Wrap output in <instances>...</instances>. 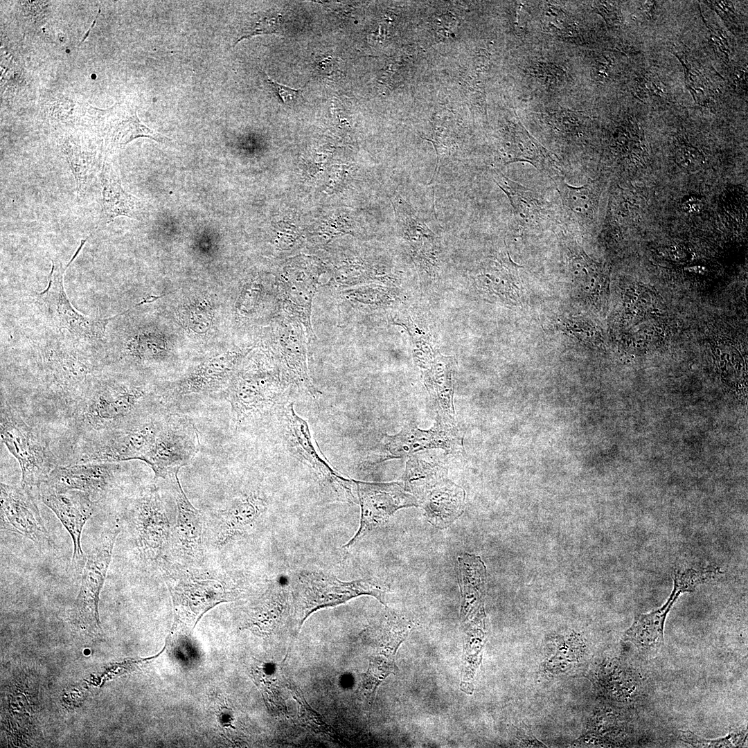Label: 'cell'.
<instances>
[{"label":"cell","mask_w":748,"mask_h":748,"mask_svg":"<svg viewBox=\"0 0 748 748\" xmlns=\"http://www.w3.org/2000/svg\"><path fill=\"white\" fill-rule=\"evenodd\" d=\"M63 152L75 179L77 196L80 197L86 190L91 172L89 162L78 146L69 141L64 144Z\"/></svg>","instance_id":"d6a6232c"},{"label":"cell","mask_w":748,"mask_h":748,"mask_svg":"<svg viewBox=\"0 0 748 748\" xmlns=\"http://www.w3.org/2000/svg\"><path fill=\"white\" fill-rule=\"evenodd\" d=\"M80 243L75 253L64 268L60 262L55 265L52 261L48 287L37 295L44 306L47 314L57 327L68 330L78 339L93 341L103 337L109 321L117 316L107 319H91L76 311L68 300L63 285V275L85 241L82 240Z\"/></svg>","instance_id":"8fae6325"},{"label":"cell","mask_w":748,"mask_h":748,"mask_svg":"<svg viewBox=\"0 0 748 748\" xmlns=\"http://www.w3.org/2000/svg\"><path fill=\"white\" fill-rule=\"evenodd\" d=\"M264 508L263 500L256 495L233 498L219 513L218 544L224 545L241 534L257 519Z\"/></svg>","instance_id":"7402d4cb"},{"label":"cell","mask_w":748,"mask_h":748,"mask_svg":"<svg viewBox=\"0 0 748 748\" xmlns=\"http://www.w3.org/2000/svg\"><path fill=\"white\" fill-rule=\"evenodd\" d=\"M139 137L150 138L163 144L170 143L168 138L143 124L136 114L118 124L112 133V141L115 146L122 147Z\"/></svg>","instance_id":"1f68e13d"},{"label":"cell","mask_w":748,"mask_h":748,"mask_svg":"<svg viewBox=\"0 0 748 748\" xmlns=\"http://www.w3.org/2000/svg\"><path fill=\"white\" fill-rule=\"evenodd\" d=\"M251 675L260 688L268 708L278 715H287L286 700L290 693V679L280 666L269 668L261 661L254 662Z\"/></svg>","instance_id":"484cf974"},{"label":"cell","mask_w":748,"mask_h":748,"mask_svg":"<svg viewBox=\"0 0 748 748\" xmlns=\"http://www.w3.org/2000/svg\"><path fill=\"white\" fill-rule=\"evenodd\" d=\"M163 418L147 416L127 426L84 438L77 457L71 463L143 461L154 443Z\"/></svg>","instance_id":"277c9868"},{"label":"cell","mask_w":748,"mask_h":748,"mask_svg":"<svg viewBox=\"0 0 748 748\" xmlns=\"http://www.w3.org/2000/svg\"><path fill=\"white\" fill-rule=\"evenodd\" d=\"M390 292L381 286L348 287L337 292L339 320L342 324L356 312L375 310L387 306Z\"/></svg>","instance_id":"4316f807"},{"label":"cell","mask_w":748,"mask_h":748,"mask_svg":"<svg viewBox=\"0 0 748 748\" xmlns=\"http://www.w3.org/2000/svg\"><path fill=\"white\" fill-rule=\"evenodd\" d=\"M745 736L746 732L742 731L731 733L720 738L707 740L687 731H681L680 739L693 747H733L740 746Z\"/></svg>","instance_id":"d590c367"},{"label":"cell","mask_w":748,"mask_h":748,"mask_svg":"<svg viewBox=\"0 0 748 748\" xmlns=\"http://www.w3.org/2000/svg\"><path fill=\"white\" fill-rule=\"evenodd\" d=\"M713 573L709 568H693L675 571L673 588L667 601L659 608L634 617L623 639L639 650L650 652L664 645V630L666 617L677 598L684 593L693 591L701 584L711 581Z\"/></svg>","instance_id":"30bf717a"},{"label":"cell","mask_w":748,"mask_h":748,"mask_svg":"<svg viewBox=\"0 0 748 748\" xmlns=\"http://www.w3.org/2000/svg\"><path fill=\"white\" fill-rule=\"evenodd\" d=\"M308 337L303 325L286 315L278 335V359L280 368L291 384L317 398L320 391L314 385L307 363Z\"/></svg>","instance_id":"2e32d148"},{"label":"cell","mask_w":748,"mask_h":748,"mask_svg":"<svg viewBox=\"0 0 748 748\" xmlns=\"http://www.w3.org/2000/svg\"><path fill=\"white\" fill-rule=\"evenodd\" d=\"M562 197L564 203L579 218L589 217L594 207V195L587 186L574 187L564 184Z\"/></svg>","instance_id":"836d02e7"},{"label":"cell","mask_w":748,"mask_h":748,"mask_svg":"<svg viewBox=\"0 0 748 748\" xmlns=\"http://www.w3.org/2000/svg\"><path fill=\"white\" fill-rule=\"evenodd\" d=\"M290 694L299 704V716L304 725L315 733L328 734L332 736L334 731L321 715L314 710L307 702L300 688L290 679Z\"/></svg>","instance_id":"e575fe53"},{"label":"cell","mask_w":748,"mask_h":748,"mask_svg":"<svg viewBox=\"0 0 748 748\" xmlns=\"http://www.w3.org/2000/svg\"><path fill=\"white\" fill-rule=\"evenodd\" d=\"M425 382L436 402L440 418L454 424L453 383L449 362L440 360L426 373Z\"/></svg>","instance_id":"83f0119b"},{"label":"cell","mask_w":748,"mask_h":748,"mask_svg":"<svg viewBox=\"0 0 748 748\" xmlns=\"http://www.w3.org/2000/svg\"><path fill=\"white\" fill-rule=\"evenodd\" d=\"M199 448V436L193 424L184 416L170 414L163 416L143 461L156 478L168 481L193 460Z\"/></svg>","instance_id":"8992f818"},{"label":"cell","mask_w":748,"mask_h":748,"mask_svg":"<svg viewBox=\"0 0 748 748\" xmlns=\"http://www.w3.org/2000/svg\"><path fill=\"white\" fill-rule=\"evenodd\" d=\"M267 82L271 85L276 96L283 104H290L296 100L301 95V89H295L280 84L267 75Z\"/></svg>","instance_id":"8d00e7d4"},{"label":"cell","mask_w":748,"mask_h":748,"mask_svg":"<svg viewBox=\"0 0 748 748\" xmlns=\"http://www.w3.org/2000/svg\"><path fill=\"white\" fill-rule=\"evenodd\" d=\"M354 482L361 507L360 524L345 547L349 548L367 533L382 525L397 510L418 506L416 498L398 483Z\"/></svg>","instance_id":"4fadbf2b"},{"label":"cell","mask_w":748,"mask_h":748,"mask_svg":"<svg viewBox=\"0 0 748 748\" xmlns=\"http://www.w3.org/2000/svg\"><path fill=\"white\" fill-rule=\"evenodd\" d=\"M398 648L385 643L380 642L377 648L369 659L368 668L362 677L358 691L366 698L372 700L378 686L390 674L395 672V653Z\"/></svg>","instance_id":"f1b7e54d"},{"label":"cell","mask_w":748,"mask_h":748,"mask_svg":"<svg viewBox=\"0 0 748 748\" xmlns=\"http://www.w3.org/2000/svg\"><path fill=\"white\" fill-rule=\"evenodd\" d=\"M452 425L439 417L436 425L430 430L407 426L396 435L386 436L376 456L370 461L376 463L400 458L427 448L440 447L449 450L454 447L456 439Z\"/></svg>","instance_id":"e0dca14e"},{"label":"cell","mask_w":748,"mask_h":748,"mask_svg":"<svg viewBox=\"0 0 748 748\" xmlns=\"http://www.w3.org/2000/svg\"><path fill=\"white\" fill-rule=\"evenodd\" d=\"M42 502L50 508L69 533L73 545L72 562L76 568L84 563L81 535L86 522L93 515L97 502L86 493L70 490L56 492L40 489Z\"/></svg>","instance_id":"9a60e30c"},{"label":"cell","mask_w":748,"mask_h":748,"mask_svg":"<svg viewBox=\"0 0 748 748\" xmlns=\"http://www.w3.org/2000/svg\"><path fill=\"white\" fill-rule=\"evenodd\" d=\"M288 587V612L293 628L299 632L305 620L316 610L369 595L386 604V587L374 579L341 581L322 572L302 571L293 573Z\"/></svg>","instance_id":"7a4b0ae2"},{"label":"cell","mask_w":748,"mask_h":748,"mask_svg":"<svg viewBox=\"0 0 748 748\" xmlns=\"http://www.w3.org/2000/svg\"><path fill=\"white\" fill-rule=\"evenodd\" d=\"M290 440L292 447L314 472L335 488L343 492L348 499H353V480L345 479L334 470L312 439L307 422L299 416L292 403L286 407Z\"/></svg>","instance_id":"ac0fdd59"},{"label":"cell","mask_w":748,"mask_h":748,"mask_svg":"<svg viewBox=\"0 0 748 748\" xmlns=\"http://www.w3.org/2000/svg\"><path fill=\"white\" fill-rule=\"evenodd\" d=\"M119 471L118 463L93 461L57 465L39 489L56 492L76 490L98 503L116 487Z\"/></svg>","instance_id":"7c38bea8"},{"label":"cell","mask_w":748,"mask_h":748,"mask_svg":"<svg viewBox=\"0 0 748 748\" xmlns=\"http://www.w3.org/2000/svg\"><path fill=\"white\" fill-rule=\"evenodd\" d=\"M145 391L141 386L105 382L80 395L75 403V427L85 438L132 424L143 413Z\"/></svg>","instance_id":"6da1fadb"},{"label":"cell","mask_w":748,"mask_h":748,"mask_svg":"<svg viewBox=\"0 0 748 748\" xmlns=\"http://www.w3.org/2000/svg\"><path fill=\"white\" fill-rule=\"evenodd\" d=\"M446 471L438 465L411 458L407 463L405 474L406 490L413 492L421 499L441 480L445 478Z\"/></svg>","instance_id":"4dcf8cb0"},{"label":"cell","mask_w":748,"mask_h":748,"mask_svg":"<svg viewBox=\"0 0 748 748\" xmlns=\"http://www.w3.org/2000/svg\"><path fill=\"white\" fill-rule=\"evenodd\" d=\"M176 503V522L171 542L181 555L197 561L203 555V518L185 494L178 474L168 480Z\"/></svg>","instance_id":"d6986e66"},{"label":"cell","mask_w":748,"mask_h":748,"mask_svg":"<svg viewBox=\"0 0 748 748\" xmlns=\"http://www.w3.org/2000/svg\"><path fill=\"white\" fill-rule=\"evenodd\" d=\"M1 526L28 538L42 548L52 545L31 490L1 483Z\"/></svg>","instance_id":"5bb4252c"},{"label":"cell","mask_w":748,"mask_h":748,"mask_svg":"<svg viewBox=\"0 0 748 748\" xmlns=\"http://www.w3.org/2000/svg\"><path fill=\"white\" fill-rule=\"evenodd\" d=\"M99 13H100V10H99V11H98V14H99ZM98 15L96 16V19H95L93 20V23H92V24H91V27H90V28H89L88 29L87 32V33H86L84 34V37H83V38H82V39L81 40V42H80V44L82 43V42H84V40H85V39H87V37H88V35H89V33H90L91 30V29H92V28H93V26H94V25H95V24H96V18L98 17Z\"/></svg>","instance_id":"74e56055"},{"label":"cell","mask_w":748,"mask_h":748,"mask_svg":"<svg viewBox=\"0 0 748 748\" xmlns=\"http://www.w3.org/2000/svg\"><path fill=\"white\" fill-rule=\"evenodd\" d=\"M519 283L517 265L504 256L485 262L477 276V286L483 292L511 305L520 301Z\"/></svg>","instance_id":"44dd1931"},{"label":"cell","mask_w":748,"mask_h":748,"mask_svg":"<svg viewBox=\"0 0 748 748\" xmlns=\"http://www.w3.org/2000/svg\"><path fill=\"white\" fill-rule=\"evenodd\" d=\"M101 211L100 222L108 224L119 216L139 220L142 215V201L127 193L111 163L104 161L100 172Z\"/></svg>","instance_id":"ffe728a7"},{"label":"cell","mask_w":748,"mask_h":748,"mask_svg":"<svg viewBox=\"0 0 748 748\" xmlns=\"http://www.w3.org/2000/svg\"><path fill=\"white\" fill-rule=\"evenodd\" d=\"M400 232L411 248L437 238L427 224L420 218L414 208L400 195L392 200Z\"/></svg>","instance_id":"f546056e"},{"label":"cell","mask_w":748,"mask_h":748,"mask_svg":"<svg viewBox=\"0 0 748 748\" xmlns=\"http://www.w3.org/2000/svg\"><path fill=\"white\" fill-rule=\"evenodd\" d=\"M458 562L462 596L461 618L465 623H471L481 610L485 567L479 557L468 553L459 556Z\"/></svg>","instance_id":"603a6c76"},{"label":"cell","mask_w":748,"mask_h":748,"mask_svg":"<svg viewBox=\"0 0 748 748\" xmlns=\"http://www.w3.org/2000/svg\"><path fill=\"white\" fill-rule=\"evenodd\" d=\"M166 571L165 579L172 598L176 627L193 630L207 611L226 600L224 585L215 578L197 577L179 570Z\"/></svg>","instance_id":"52a82bcc"},{"label":"cell","mask_w":748,"mask_h":748,"mask_svg":"<svg viewBox=\"0 0 748 748\" xmlns=\"http://www.w3.org/2000/svg\"><path fill=\"white\" fill-rule=\"evenodd\" d=\"M428 519L439 527H446L462 512L464 492L445 478L438 483L422 499Z\"/></svg>","instance_id":"d4e9b609"},{"label":"cell","mask_w":748,"mask_h":748,"mask_svg":"<svg viewBox=\"0 0 748 748\" xmlns=\"http://www.w3.org/2000/svg\"><path fill=\"white\" fill-rule=\"evenodd\" d=\"M128 526L142 558L157 562L171 543L172 531L166 508L157 489L150 486L131 502Z\"/></svg>","instance_id":"5b68a950"},{"label":"cell","mask_w":748,"mask_h":748,"mask_svg":"<svg viewBox=\"0 0 748 748\" xmlns=\"http://www.w3.org/2000/svg\"><path fill=\"white\" fill-rule=\"evenodd\" d=\"M246 371L237 375L228 390L235 426L270 409L283 390L281 382L289 383L287 378H281L286 377L280 367L271 371L259 368Z\"/></svg>","instance_id":"ba28073f"},{"label":"cell","mask_w":748,"mask_h":748,"mask_svg":"<svg viewBox=\"0 0 748 748\" xmlns=\"http://www.w3.org/2000/svg\"><path fill=\"white\" fill-rule=\"evenodd\" d=\"M240 357L226 355L210 359L195 368L175 389L177 395L214 391L232 373Z\"/></svg>","instance_id":"cb8c5ba5"},{"label":"cell","mask_w":748,"mask_h":748,"mask_svg":"<svg viewBox=\"0 0 748 748\" xmlns=\"http://www.w3.org/2000/svg\"><path fill=\"white\" fill-rule=\"evenodd\" d=\"M0 420L1 440L21 470V485L30 490L39 488L57 465L56 458L36 430L10 404L1 402Z\"/></svg>","instance_id":"3957f363"},{"label":"cell","mask_w":748,"mask_h":748,"mask_svg":"<svg viewBox=\"0 0 748 748\" xmlns=\"http://www.w3.org/2000/svg\"><path fill=\"white\" fill-rule=\"evenodd\" d=\"M120 531L118 522H113L103 531L91 549L83 568L75 604L76 615L79 622L90 630L100 629L99 596Z\"/></svg>","instance_id":"9c48e42d"}]
</instances>
